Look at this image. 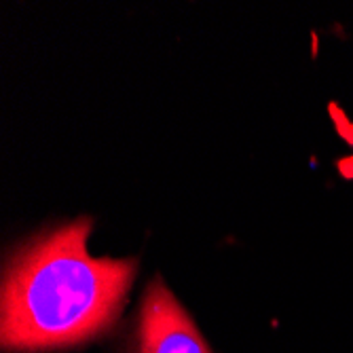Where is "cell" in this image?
Listing matches in <instances>:
<instances>
[{"label": "cell", "mask_w": 353, "mask_h": 353, "mask_svg": "<svg viewBox=\"0 0 353 353\" xmlns=\"http://www.w3.org/2000/svg\"><path fill=\"white\" fill-rule=\"evenodd\" d=\"M91 222H74L23 245L3 273L0 343L13 351H47L87 343L121 315L138 273L136 259L87 252Z\"/></svg>", "instance_id": "6da1fadb"}, {"label": "cell", "mask_w": 353, "mask_h": 353, "mask_svg": "<svg viewBox=\"0 0 353 353\" xmlns=\"http://www.w3.org/2000/svg\"><path fill=\"white\" fill-rule=\"evenodd\" d=\"M136 353H212L195 322L161 279H154L144 292Z\"/></svg>", "instance_id": "7a4b0ae2"}]
</instances>
